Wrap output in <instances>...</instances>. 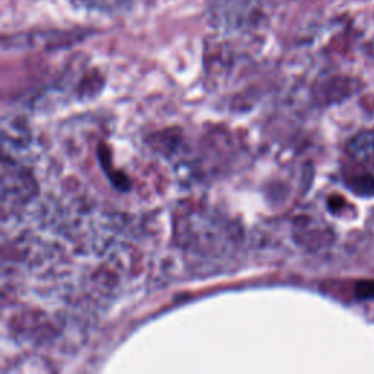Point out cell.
<instances>
[{
  "mask_svg": "<svg viewBox=\"0 0 374 374\" xmlns=\"http://www.w3.org/2000/svg\"><path fill=\"white\" fill-rule=\"evenodd\" d=\"M351 154L356 158H370L374 152V136L371 133H363L354 139V142L349 147Z\"/></svg>",
  "mask_w": 374,
  "mask_h": 374,
  "instance_id": "6da1fadb",
  "label": "cell"
},
{
  "mask_svg": "<svg viewBox=\"0 0 374 374\" xmlns=\"http://www.w3.org/2000/svg\"><path fill=\"white\" fill-rule=\"evenodd\" d=\"M356 295L360 300H374V279H363L357 283Z\"/></svg>",
  "mask_w": 374,
  "mask_h": 374,
  "instance_id": "3957f363",
  "label": "cell"
},
{
  "mask_svg": "<svg viewBox=\"0 0 374 374\" xmlns=\"http://www.w3.org/2000/svg\"><path fill=\"white\" fill-rule=\"evenodd\" d=\"M348 186H349V189L358 196H363V198L374 196V176L368 173L356 176L353 180L348 181Z\"/></svg>",
  "mask_w": 374,
  "mask_h": 374,
  "instance_id": "7a4b0ae2",
  "label": "cell"
},
{
  "mask_svg": "<svg viewBox=\"0 0 374 374\" xmlns=\"http://www.w3.org/2000/svg\"><path fill=\"white\" fill-rule=\"evenodd\" d=\"M329 206H331V209H338V208L344 206V199H342L341 196L331 198V199H329Z\"/></svg>",
  "mask_w": 374,
  "mask_h": 374,
  "instance_id": "277c9868",
  "label": "cell"
}]
</instances>
